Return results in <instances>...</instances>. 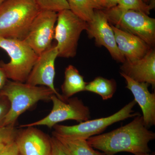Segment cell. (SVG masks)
<instances>
[{
  "label": "cell",
  "mask_w": 155,
  "mask_h": 155,
  "mask_svg": "<svg viewBox=\"0 0 155 155\" xmlns=\"http://www.w3.org/2000/svg\"><path fill=\"white\" fill-rule=\"evenodd\" d=\"M19 131L15 126L0 127V144H7L15 141Z\"/></svg>",
  "instance_id": "obj_22"
},
{
  "label": "cell",
  "mask_w": 155,
  "mask_h": 155,
  "mask_svg": "<svg viewBox=\"0 0 155 155\" xmlns=\"http://www.w3.org/2000/svg\"><path fill=\"white\" fill-rule=\"evenodd\" d=\"M19 155H20V154H19Z\"/></svg>",
  "instance_id": "obj_32"
},
{
  "label": "cell",
  "mask_w": 155,
  "mask_h": 155,
  "mask_svg": "<svg viewBox=\"0 0 155 155\" xmlns=\"http://www.w3.org/2000/svg\"><path fill=\"white\" fill-rule=\"evenodd\" d=\"M10 101L5 96L0 94V127L2 126L7 114L10 110Z\"/></svg>",
  "instance_id": "obj_23"
},
{
  "label": "cell",
  "mask_w": 155,
  "mask_h": 155,
  "mask_svg": "<svg viewBox=\"0 0 155 155\" xmlns=\"http://www.w3.org/2000/svg\"><path fill=\"white\" fill-rule=\"evenodd\" d=\"M51 155H67L62 149L57 140L54 137H51Z\"/></svg>",
  "instance_id": "obj_26"
},
{
  "label": "cell",
  "mask_w": 155,
  "mask_h": 155,
  "mask_svg": "<svg viewBox=\"0 0 155 155\" xmlns=\"http://www.w3.org/2000/svg\"><path fill=\"white\" fill-rule=\"evenodd\" d=\"M101 10L110 9L118 5L119 0H96Z\"/></svg>",
  "instance_id": "obj_25"
},
{
  "label": "cell",
  "mask_w": 155,
  "mask_h": 155,
  "mask_svg": "<svg viewBox=\"0 0 155 155\" xmlns=\"http://www.w3.org/2000/svg\"><path fill=\"white\" fill-rule=\"evenodd\" d=\"M155 138V133L145 125L140 114L126 125L108 133L91 137L87 141L91 146L106 155L127 152L150 153L149 143Z\"/></svg>",
  "instance_id": "obj_1"
},
{
  "label": "cell",
  "mask_w": 155,
  "mask_h": 155,
  "mask_svg": "<svg viewBox=\"0 0 155 155\" xmlns=\"http://www.w3.org/2000/svg\"><path fill=\"white\" fill-rule=\"evenodd\" d=\"M40 11L34 0H5L0 5V36L23 40Z\"/></svg>",
  "instance_id": "obj_2"
},
{
  "label": "cell",
  "mask_w": 155,
  "mask_h": 155,
  "mask_svg": "<svg viewBox=\"0 0 155 155\" xmlns=\"http://www.w3.org/2000/svg\"><path fill=\"white\" fill-rule=\"evenodd\" d=\"M53 136L67 155H106L95 150L86 140L63 136L53 133Z\"/></svg>",
  "instance_id": "obj_16"
},
{
  "label": "cell",
  "mask_w": 155,
  "mask_h": 155,
  "mask_svg": "<svg viewBox=\"0 0 155 155\" xmlns=\"http://www.w3.org/2000/svg\"><path fill=\"white\" fill-rule=\"evenodd\" d=\"M7 77L5 71L0 67V91L5 86L7 82Z\"/></svg>",
  "instance_id": "obj_27"
},
{
  "label": "cell",
  "mask_w": 155,
  "mask_h": 155,
  "mask_svg": "<svg viewBox=\"0 0 155 155\" xmlns=\"http://www.w3.org/2000/svg\"><path fill=\"white\" fill-rule=\"evenodd\" d=\"M143 2L146 4H147V5H149L150 2L151 0H143Z\"/></svg>",
  "instance_id": "obj_30"
},
{
  "label": "cell",
  "mask_w": 155,
  "mask_h": 155,
  "mask_svg": "<svg viewBox=\"0 0 155 155\" xmlns=\"http://www.w3.org/2000/svg\"><path fill=\"white\" fill-rule=\"evenodd\" d=\"M56 45H53L38 56L25 83L34 86L46 87L60 99L65 100L57 91L54 84L55 62L58 57Z\"/></svg>",
  "instance_id": "obj_11"
},
{
  "label": "cell",
  "mask_w": 155,
  "mask_h": 155,
  "mask_svg": "<svg viewBox=\"0 0 155 155\" xmlns=\"http://www.w3.org/2000/svg\"><path fill=\"white\" fill-rule=\"evenodd\" d=\"M110 25L115 35L117 47L125 61L139 60L152 48L138 37Z\"/></svg>",
  "instance_id": "obj_15"
},
{
  "label": "cell",
  "mask_w": 155,
  "mask_h": 155,
  "mask_svg": "<svg viewBox=\"0 0 155 155\" xmlns=\"http://www.w3.org/2000/svg\"><path fill=\"white\" fill-rule=\"evenodd\" d=\"M51 101L52 102V109L48 116L36 122L20 125V127L43 125L51 128L59 122L67 120H75L80 123L90 118L89 108L78 97L63 100L54 94Z\"/></svg>",
  "instance_id": "obj_8"
},
{
  "label": "cell",
  "mask_w": 155,
  "mask_h": 155,
  "mask_svg": "<svg viewBox=\"0 0 155 155\" xmlns=\"http://www.w3.org/2000/svg\"><path fill=\"white\" fill-rule=\"evenodd\" d=\"M0 94L7 97L11 104L2 126H14L21 114L40 101L51 100L54 94L46 87L8 80Z\"/></svg>",
  "instance_id": "obj_3"
},
{
  "label": "cell",
  "mask_w": 155,
  "mask_h": 155,
  "mask_svg": "<svg viewBox=\"0 0 155 155\" xmlns=\"http://www.w3.org/2000/svg\"><path fill=\"white\" fill-rule=\"evenodd\" d=\"M86 31L88 37L94 38L98 46L105 47L114 60L122 64L125 62V58L117 47L110 24L103 10H95L91 21L87 22Z\"/></svg>",
  "instance_id": "obj_10"
},
{
  "label": "cell",
  "mask_w": 155,
  "mask_h": 155,
  "mask_svg": "<svg viewBox=\"0 0 155 155\" xmlns=\"http://www.w3.org/2000/svg\"><path fill=\"white\" fill-rule=\"evenodd\" d=\"M4 1H5V0H0V5H1V4H2Z\"/></svg>",
  "instance_id": "obj_31"
},
{
  "label": "cell",
  "mask_w": 155,
  "mask_h": 155,
  "mask_svg": "<svg viewBox=\"0 0 155 155\" xmlns=\"http://www.w3.org/2000/svg\"><path fill=\"white\" fill-rule=\"evenodd\" d=\"M58 13L41 10L23 40L38 55L51 47L54 35Z\"/></svg>",
  "instance_id": "obj_9"
},
{
  "label": "cell",
  "mask_w": 155,
  "mask_h": 155,
  "mask_svg": "<svg viewBox=\"0 0 155 155\" xmlns=\"http://www.w3.org/2000/svg\"><path fill=\"white\" fill-rule=\"evenodd\" d=\"M69 10L88 22L91 21L95 10H101L96 0H67Z\"/></svg>",
  "instance_id": "obj_19"
},
{
  "label": "cell",
  "mask_w": 155,
  "mask_h": 155,
  "mask_svg": "<svg viewBox=\"0 0 155 155\" xmlns=\"http://www.w3.org/2000/svg\"><path fill=\"white\" fill-rule=\"evenodd\" d=\"M87 25V22L69 9L58 12L54 35L58 57L70 58L76 56L81 35L86 30Z\"/></svg>",
  "instance_id": "obj_6"
},
{
  "label": "cell",
  "mask_w": 155,
  "mask_h": 155,
  "mask_svg": "<svg viewBox=\"0 0 155 155\" xmlns=\"http://www.w3.org/2000/svg\"><path fill=\"white\" fill-rule=\"evenodd\" d=\"M134 155H154L153 154H150L149 153H136Z\"/></svg>",
  "instance_id": "obj_28"
},
{
  "label": "cell",
  "mask_w": 155,
  "mask_h": 155,
  "mask_svg": "<svg viewBox=\"0 0 155 155\" xmlns=\"http://www.w3.org/2000/svg\"><path fill=\"white\" fill-rule=\"evenodd\" d=\"M41 10L60 12L69 9L67 0H34Z\"/></svg>",
  "instance_id": "obj_21"
},
{
  "label": "cell",
  "mask_w": 155,
  "mask_h": 155,
  "mask_svg": "<svg viewBox=\"0 0 155 155\" xmlns=\"http://www.w3.org/2000/svg\"><path fill=\"white\" fill-rule=\"evenodd\" d=\"M117 8L123 10H133L149 15L154 6L147 5L143 0H119Z\"/></svg>",
  "instance_id": "obj_20"
},
{
  "label": "cell",
  "mask_w": 155,
  "mask_h": 155,
  "mask_svg": "<svg viewBox=\"0 0 155 155\" xmlns=\"http://www.w3.org/2000/svg\"><path fill=\"white\" fill-rule=\"evenodd\" d=\"M87 84L78 70L74 66L69 65L65 69L64 82L61 86L62 96L67 100L76 94L85 91Z\"/></svg>",
  "instance_id": "obj_17"
},
{
  "label": "cell",
  "mask_w": 155,
  "mask_h": 155,
  "mask_svg": "<svg viewBox=\"0 0 155 155\" xmlns=\"http://www.w3.org/2000/svg\"><path fill=\"white\" fill-rule=\"evenodd\" d=\"M19 130L15 142L21 155H51V138L33 127Z\"/></svg>",
  "instance_id": "obj_12"
},
{
  "label": "cell",
  "mask_w": 155,
  "mask_h": 155,
  "mask_svg": "<svg viewBox=\"0 0 155 155\" xmlns=\"http://www.w3.org/2000/svg\"><path fill=\"white\" fill-rule=\"evenodd\" d=\"M116 90V83L113 79H108L101 76L95 78L85 86V91L99 95L103 100H107L113 97Z\"/></svg>",
  "instance_id": "obj_18"
},
{
  "label": "cell",
  "mask_w": 155,
  "mask_h": 155,
  "mask_svg": "<svg viewBox=\"0 0 155 155\" xmlns=\"http://www.w3.org/2000/svg\"><path fill=\"white\" fill-rule=\"evenodd\" d=\"M121 72L139 82L155 87V51L153 48L143 58L133 61H125L120 67Z\"/></svg>",
  "instance_id": "obj_14"
},
{
  "label": "cell",
  "mask_w": 155,
  "mask_h": 155,
  "mask_svg": "<svg viewBox=\"0 0 155 155\" xmlns=\"http://www.w3.org/2000/svg\"><path fill=\"white\" fill-rule=\"evenodd\" d=\"M103 10L111 25L138 37L151 47H154V18L139 11L121 10L116 6Z\"/></svg>",
  "instance_id": "obj_5"
},
{
  "label": "cell",
  "mask_w": 155,
  "mask_h": 155,
  "mask_svg": "<svg viewBox=\"0 0 155 155\" xmlns=\"http://www.w3.org/2000/svg\"><path fill=\"white\" fill-rule=\"evenodd\" d=\"M5 144H0V153H1V151H2V150H3V149L4 148V147H5Z\"/></svg>",
  "instance_id": "obj_29"
},
{
  "label": "cell",
  "mask_w": 155,
  "mask_h": 155,
  "mask_svg": "<svg viewBox=\"0 0 155 155\" xmlns=\"http://www.w3.org/2000/svg\"><path fill=\"white\" fill-rule=\"evenodd\" d=\"M0 48L10 58L9 63L0 62L7 78L25 82L38 56L24 40L0 36Z\"/></svg>",
  "instance_id": "obj_4"
},
{
  "label": "cell",
  "mask_w": 155,
  "mask_h": 155,
  "mask_svg": "<svg viewBox=\"0 0 155 155\" xmlns=\"http://www.w3.org/2000/svg\"><path fill=\"white\" fill-rule=\"evenodd\" d=\"M126 82V87L134 96V101L141 108L143 119L147 128L155 125V94L151 93L148 90L150 84L139 82L120 72Z\"/></svg>",
  "instance_id": "obj_13"
},
{
  "label": "cell",
  "mask_w": 155,
  "mask_h": 155,
  "mask_svg": "<svg viewBox=\"0 0 155 155\" xmlns=\"http://www.w3.org/2000/svg\"><path fill=\"white\" fill-rule=\"evenodd\" d=\"M0 155H19V150L15 141L5 145Z\"/></svg>",
  "instance_id": "obj_24"
},
{
  "label": "cell",
  "mask_w": 155,
  "mask_h": 155,
  "mask_svg": "<svg viewBox=\"0 0 155 155\" xmlns=\"http://www.w3.org/2000/svg\"><path fill=\"white\" fill-rule=\"evenodd\" d=\"M136 104L134 100L111 116L88 120L77 125L68 126L57 124L53 127L54 131L53 133L63 136L87 140L91 137L100 134L114 123L139 115L140 114L134 113L133 110Z\"/></svg>",
  "instance_id": "obj_7"
}]
</instances>
